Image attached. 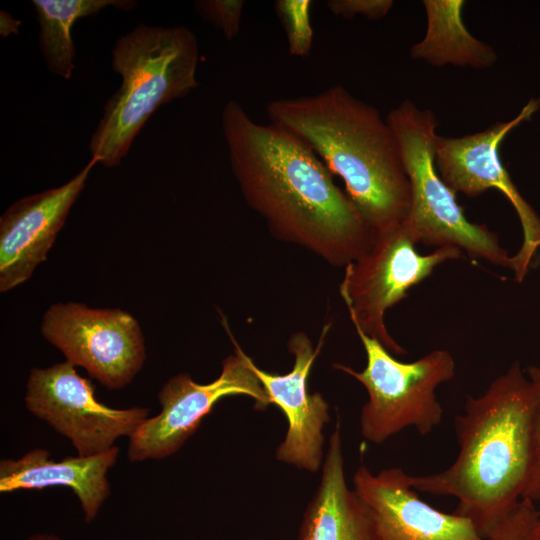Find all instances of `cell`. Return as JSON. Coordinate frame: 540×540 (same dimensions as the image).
I'll return each instance as SVG.
<instances>
[{
	"mask_svg": "<svg viewBox=\"0 0 540 540\" xmlns=\"http://www.w3.org/2000/svg\"><path fill=\"white\" fill-rule=\"evenodd\" d=\"M531 540H540V515L538 517L537 523L534 527Z\"/></svg>",
	"mask_w": 540,
	"mask_h": 540,
	"instance_id": "484cf974",
	"label": "cell"
},
{
	"mask_svg": "<svg viewBox=\"0 0 540 540\" xmlns=\"http://www.w3.org/2000/svg\"><path fill=\"white\" fill-rule=\"evenodd\" d=\"M386 121L395 134L410 183L411 205L404 224L416 243L457 247L473 258L510 268L512 256L500 246L497 235L466 218L456 193L437 171L434 112L406 99L389 112Z\"/></svg>",
	"mask_w": 540,
	"mask_h": 540,
	"instance_id": "5b68a950",
	"label": "cell"
},
{
	"mask_svg": "<svg viewBox=\"0 0 540 540\" xmlns=\"http://www.w3.org/2000/svg\"><path fill=\"white\" fill-rule=\"evenodd\" d=\"M319 485L307 504L298 540H379L374 516L344 472L340 424L330 435Z\"/></svg>",
	"mask_w": 540,
	"mask_h": 540,
	"instance_id": "2e32d148",
	"label": "cell"
},
{
	"mask_svg": "<svg viewBox=\"0 0 540 540\" xmlns=\"http://www.w3.org/2000/svg\"><path fill=\"white\" fill-rule=\"evenodd\" d=\"M91 158L65 184L20 198L0 217V292L26 282L47 259L57 234L83 191L92 168Z\"/></svg>",
	"mask_w": 540,
	"mask_h": 540,
	"instance_id": "4fadbf2b",
	"label": "cell"
},
{
	"mask_svg": "<svg viewBox=\"0 0 540 540\" xmlns=\"http://www.w3.org/2000/svg\"><path fill=\"white\" fill-rule=\"evenodd\" d=\"M24 540H62V539L54 533L42 532V533H34L28 536L27 538H25Z\"/></svg>",
	"mask_w": 540,
	"mask_h": 540,
	"instance_id": "d4e9b609",
	"label": "cell"
},
{
	"mask_svg": "<svg viewBox=\"0 0 540 540\" xmlns=\"http://www.w3.org/2000/svg\"><path fill=\"white\" fill-rule=\"evenodd\" d=\"M353 486L374 516L379 540H486L469 519L421 500L401 468L373 474L361 465Z\"/></svg>",
	"mask_w": 540,
	"mask_h": 540,
	"instance_id": "5bb4252c",
	"label": "cell"
},
{
	"mask_svg": "<svg viewBox=\"0 0 540 540\" xmlns=\"http://www.w3.org/2000/svg\"><path fill=\"white\" fill-rule=\"evenodd\" d=\"M328 9L336 16L351 20L364 16L369 20L384 18L394 5L393 0H328Z\"/></svg>",
	"mask_w": 540,
	"mask_h": 540,
	"instance_id": "603a6c76",
	"label": "cell"
},
{
	"mask_svg": "<svg viewBox=\"0 0 540 540\" xmlns=\"http://www.w3.org/2000/svg\"><path fill=\"white\" fill-rule=\"evenodd\" d=\"M24 402L31 414L70 440L81 457L109 451L150 417L147 407L113 408L100 402L93 384L67 361L32 368Z\"/></svg>",
	"mask_w": 540,
	"mask_h": 540,
	"instance_id": "30bf717a",
	"label": "cell"
},
{
	"mask_svg": "<svg viewBox=\"0 0 540 540\" xmlns=\"http://www.w3.org/2000/svg\"><path fill=\"white\" fill-rule=\"evenodd\" d=\"M196 13L219 30L227 41L235 39L240 30L243 0H197Z\"/></svg>",
	"mask_w": 540,
	"mask_h": 540,
	"instance_id": "ffe728a7",
	"label": "cell"
},
{
	"mask_svg": "<svg viewBox=\"0 0 540 540\" xmlns=\"http://www.w3.org/2000/svg\"><path fill=\"white\" fill-rule=\"evenodd\" d=\"M327 329L328 326L324 327L316 349L305 333L297 332L291 336L288 350L294 363L286 374L264 371L252 361V369L270 404L282 410L288 423L285 437L276 448V459L311 473L319 471L323 464V428L329 423L330 414L329 404L322 394L309 392L308 378Z\"/></svg>",
	"mask_w": 540,
	"mask_h": 540,
	"instance_id": "7c38bea8",
	"label": "cell"
},
{
	"mask_svg": "<svg viewBox=\"0 0 540 540\" xmlns=\"http://www.w3.org/2000/svg\"><path fill=\"white\" fill-rule=\"evenodd\" d=\"M229 335L234 353L222 361L221 372L215 380L200 384L189 373L182 372L164 383L157 395L161 411L148 417L129 438L127 457L131 463L174 455L222 398L246 395L254 399L258 410L270 405L268 395L252 369L253 360L230 332Z\"/></svg>",
	"mask_w": 540,
	"mask_h": 540,
	"instance_id": "ba28073f",
	"label": "cell"
},
{
	"mask_svg": "<svg viewBox=\"0 0 540 540\" xmlns=\"http://www.w3.org/2000/svg\"><path fill=\"white\" fill-rule=\"evenodd\" d=\"M416 245L404 222L376 234L371 248L345 266L340 283V295L355 329L378 340L394 355H404L406 350L387 330L386 311L437 266L462 257L457 247L443 246L423 255Z\"/></svg>",
	"mask_w": 540,
	"mask_h": 540,
	"instance_id": "52a82bcc",
	"label": "cell"
},
{
	"mask_svg": "<svg viewBox=\"0 0 540 540\" xmlns=\"http://www.w3.org/2000/svg\"><path fill=\"white\" fill-rule=\"evenodd\" d=\"M464 0H424L427 28L410 55L434 67L447 64L488 69L497 62L492 46L475 38L463 21Z\"/></svg>",
	"mask_w": 540,
	"mask_h": 540,
	"instance_id": "e0dca14e",
	"label": "cell"
},
{
	"mask_svg": "<svg viewBox=\"0 0 540 540\" xmlns=\"http://www.w3.org/2000/svg\"><path fill=\"white\" fill-rule=\"evenodd\" d=\"M355 330L366 353L365 368L333 367L355 378L367 391L368 400L360 414L362 436L381 444L407 427L421 435L431 433L443 418L435 391L455 376L451 353L433 350L413 362H402L378 340Z\"/></svg>",
	"mask_w": 540,
	"mask_h": 540,
	"instance_id": "8992f818",
	"label": "cell"
},
{
	"mask_svg": "<svg viewBox=\"0 0 540 540\" xmlns=\"http://www.w3.org/2000/svg\"><path fill=\"white\" fill-rule=\"evenodd\" d=\"M527 377L533 390V460L529 481L522 499L540 500V366H529Z\"/></svg>",
	"mask_w": 540,
	"mask_h": 540,
	"instance_id": "7402d4cb",
	"label": "cell"
},
{
	"mask_svg": "<svg viewBox=\"0 0 540 540\" xmlns=\"http://www.w3.org/2000/svg\"><path fill=\"white\" fill-rule=\"evenodd\" d=\"M533 390L518 361L454 419L459 453L444 471L411 476L414 490L453 496L455 514L480 535L509 515L526 490L533 460Z\"/></svg>",
	"mask_w": 540,
	"mask_h": 540,
	"instance_id": "7a4b0ae2",
	"label": "cell"
},
{
	"mask_svg": "<svg viewBox=\"0 0 540 540\" xmlns=\"http://www.w3.org/2000/svg\"><path fill=\"white\" fill-rule=\"evenodd\" d=\"M119 448L91 457L51 459L43 448H34L18 459H1L0 492L70 488L77 496L84 521L92 522L111 493L108 471L116 464Z\"/></svg>",
	"mask_w": 540,
	"mask_h": 540,
	"instance_id": "9a60e30c",
	"label": "cell"
},
{
	"mask_svg": "<svg viewBox=\"0 0 540 540\" xmlns=\"http://www.w3.org/2000/svg\"><path fill=\"white\" fill-rule=\"evenodd\" d=\"M266 113L342 179L374 235L406 220L409 179L395 134L375 107L334 85L315 95L270 101Z\"/></svg>",
	"mask_w": 540,
	"mask_h": 540,
	"instance_id": "3957f363",
	"label": "cell"
},
{
	"mask_svg": "<svg viewBox=\"0 0 540 540\" xmlns=\"http://www.w3.org/2000/svg\"><path fill=\"white\" fill-rule=\"evenodd\" d=\"M198 62L197 38L185 26L138 24L117 38L112 69L122 81L91 135V158L106 168L120 165L151 115L199 86Z\"/></svg>",
	"mask_w": 540,
	"mask_h": 540,
	"instance_id": "277c9868",
	"label": "cell"
},
{
	"mask_svg": "<svg viewBox=\"0 0 540 540\" xmlns=\"http://www.w3.org/2000/svg\"><path fill=\"white\" fill-rule=\"evenodd\" d=\"M42 336L74 367L109 390L129 385L142 369L146 346L136 318L120 308L83 303L51 305L41 322Z\"/></svg>",
	"mask_w": 540,
	"mask_h": 540,
	"instance_id": "9c48e42d",
	"label": "cell"
},
{
	"mask_svg": "<svg viewBox=\"0 0 540 540\" xmlns=\"http://www.w3.org/2000/svg\"><path fill=\"white\" fill-rule=\"evenodd\" d=\"M21 21L7 11H0V35L4 38L18 34Z\"/></svg>",
	"mask_w": 540,
	"mask_h": 540,
	"instance_id": "cb8c5ba5",
	"label": "cell"
},
{
	"mask_svg": "<svg viewBox=\"0 0 540 540\" xmlns=\"http://www.w3.org/2000/svg\"><path fill=\"white\" fill-rule=\"evenodd\" d=\"M539 515L533 501L521 499L486 540H531Z\"/></svg>",
	"mask_w": 540,
	"mask_h": 540,
	"instance_id": "44dd1931",
	"label": "cell"
},
{
	"mask_svg": "<svg viewBox=\"0 0 540 540\" xmlns=\"http://www.w3.org/2000/svg\"><path fill=\"white\" fill-rule=\"evenodd\" d=\"M221 127L240 191L276 238L334 266L345 267L371 248V228L301 138L256 122L233 99L222 109Z\"/></svg>",
	"mask_w": 540,
	"mask_h": 540,
	"instance_id": "6da1fadb",
	"label": "cell"
},
{
	"mask_svg": "<svg viewBox=\"0 0 540 540\" xmlns=\"http://www.w3.org/2000/svg\"><path fill=\"white\" fill-rule=\"evenodd\" d=\"M540 108V98L530 99L509 121H498L483 131L462 137H437L435 165L442 180L457 194L469 198L493 188L513 205L523 232L518 252L510 269L517 282L526 277L540 249V216L524 199L499 156V147L516 127L531 119Z\"/></svg>",
	"mask_w": 540,
	"mask_h": 540,
	"instance_id": "8fae6325",
	"label": "cell"
},
{
	"mask_svg": "<svg viewBox=\"0 0 540 540\" xmlns=\"http://www.w3.org/2000/svg\"><path fill=\"white\" fill-rule=\"evenodd\" d=\"M311 0H277L275 12L284 28L289 54L307 56L312 47L313 29L310 21Z\"/></svg>",
	"mask_w": 540,
	"mask_h": 540,
	"instance_id": "d6986e66",
	"label": "cell"
},
{
	"mask_svg": "<svg viewBox=\"0 0 540 540\" xmlns=\"http://www.w3.org/2000/svg\"><path fill=\"white\" fill-rule=\"evenodd\" d=\"M39 23V48L47 69L69 80L72 76L75 46L71 30L80 18L95 15L113 6L130 11L136 2L131 0H32Z\"/></svg>",
	"mask_w": 540,
	"mask_h": 540,
	"instance_id": "ac0fdd59",
	"label": "cell"
}]
</instances>
